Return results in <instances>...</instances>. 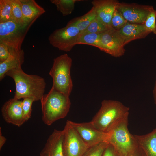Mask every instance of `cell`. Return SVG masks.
Wrapping results in <instances>:
<instances>
[{
    "instance_id": "16",
    "label": "cell",
    "mask_w": 156,
    "mask_h": 156,
    "mask_svg": "<svg viewBox=\"0 0 156 156\" xmlns=\"http://www.w3.org/2000/svg\"><path fill=\"white\" fill-rule=\"evenodd\" d=\"M10 55L4 62L0 63V80L5 77L8 71L12 69L21 67L24 62V52L20 51L9 50Z\"/></svg>"
},
{
    "instance_id": "30",
    "label": "cell",
    "mask_w": 156,
    "mask_h": 156,
    "mask_svg": "<svg viewBox=\"0 0 156 156\" xmlns=\"http://www.w3.org/2000/svg\"><path fill=\"white\" fill-rule=\"evenodd\" d=\"M102 156H119L114 147L109 144Z\"/></svg>"
},
{
    "instance_id": "3",
    "label": "cell",
    "mask_w": 156,
    "mask_h": 156,
    "mask_svg": "<svg viewBox=\"0 0 156 156\" xmlns=\"http://www.w3.org/2000/svg\"><path fill=\"white\" fill-rule=\"evenodd\" d=\"M129 108L120 102L104 100L101 106L90 122L98 130L107 133L115 123L128 116Z\"/></svg>"
},
{
    "instance_id": "15",
    "label": "cell",
    "mask_w": 156,
    "mask_h": 156,
    "mask_svg": "<svg viewBox=\"0 0 156 156\" xmlns=\"http://www.w3.org/2000/svg\"><path fill=\"white\" fill-rule=\"evenodd\" d=\"M118 31L124 40L125 45L133 40L144 38L150 33L144 24L128 22Z\"/></svg>"
},
{
    "instance_id": "20",
    "label": "cell",
    "mask_w": 156,
    "mask_h": 156,
    "mask_svg": "<svg viewBox=\"0 0 156 156\" xmlns=\"http://www.w3.org/2000/svg\"><path fill=\"white\" fill-rule=\"evenodd\" d=\"M77 44H85L94 46L102 51L100 33L81 32L78 38Z\"/></svg>"
},
{
    "instance_id": "32",
    "label": "cell",
    "mask_w": 156,
    "mask_h": 156,
    "mask_svg": "<svg viewBox=\"0 0 156 156\" xmlns=\"http://www.w3.org/2000/svg\"><path fill=\"white\" fill-rule=\"evenodd\" d=\"M6 139L2 135L1 128H0V150H1L2 147L5 143Z\"/></svg>"
},
{
    "instance_id": "28",
    "label": "cell",
    "mask_w": 156,
    "mask_h": 156,
    "mask_svg": "<svg viewBox=\"0 0 156 156\" xmlns=\"http://www.w3.org/2000/svg\"><path fill=\"white\" fill-rule=\"evenodd\" d=\"M156 11L154 10L149 14L144 25L146 29L150 33L156 34Z\"/></svg>"
},
{
    "instance_id": "19",
    "label": "cell",
    "mask_w": 156,
    "mask_h": 156,
    "mask_svg": "<svg viewBox=\"0 0 156 156\" xmlns=\"http://www.w3.org/2000/svg\"><path fill=\"white\" fill-rule=\"evenodd\" d=\"M96 18L95 10L94 7H92L85 14L74 18L69 21L67 25L76 27L81 32L84 31L90 23Z\"/></svg>"
},
{
    "instance_id": "11",
    "label": "cell",
    "mask_w": 156,
    "mask_h": 156,
    "mask_svg": "<svg viewBox=\"0 0 156 156\" xmlns=\"http://www.w3.org/2000/svg\"><path fill=\"white\" fill-rule=\"evenodd\" d=\"M69 121L70 124L88 147L102 142H107L108 133L97 129L90 122L77 123L70 120Z\"/></svg>"
},
{
    "instance_id": "31",
    "label": "cell",
    "mask_w": 156,
    "mask_h": 156,
    "mask_svg": "<svg viewBox=\"0 0 156 156\" xmlns=\"http://www.w3.org/2000/svg\"><path fill=\"white\" fill-rule=\"evenodd\" d=\"M126 156H146L141 149L138 145L136 148L132 152Z\"/></svg>"
},
{
    "instance_id": "33",
    "label": "cell",
    "mask_w": 156,
    "mask_h": 156,
    "mask_svg": "<svg viewBox=\"0 0 156 156\" xmlns=\"http://www.w3.org/2000/svg\"><path fill=\"white\" fill-rule=\"evenodd\" d=\"M153 94L155 102L156 105V80L155 85L154 88L153 90Z\"/></svg>"
},
{
    "instance_id": "24",
    "label": "cell",
    "mask_w": 156,
    "mask_h": 156,
    "mask_svg": "<svg viewBox=\"0 0 156 156\" xmlns=\"http://www.w3.org/2000/svg\"><path fill=\"white\" fill-rule=\"evenodd\" d=\"M109 143L103 142L89 147L83 156H102Z\"/></svg>"
},
{
    "instance_id": "17",
    "label": "cell",
    "mask_w": 156,
    "mask_h": 156,
    "mask_svg": "<svg viewBox=\"0 0 156 156\" xmlns=\"http://www.w3.org/2000/svg\"><path fill=\"white\" fill-rule=\"evenodd\" d=\"M133 136L146 156H156V129L145 135Z\"/></svg>"
},
{
    "instance_id": "4",
    "label": "cell",
    "mask_w": 156,
    "mask_h": 156,
    "mask_svg": "<svg viewBox=\"0 0 156 156\" xmlns=\"http://www.w3.org/2000/svg\"><path fill=\"white\" fill-rule=\"evenodd\" d=\"M128 116L120 120L109 129L107 142L115 148L119 156H126L138 146L128 128Z\"/></svg>"
},
{
    "instance_id": "26",
    "label": "cell",
    "mask_w": 156,
    "mask_h": 156,
    "mask_svg": "<svg viewBox=\"0 0 156 156\" xmlns=\"http://www.w3.org/2000/svg\"><path fill=\"white\" fill-rule=\"evenodd\" d=\"M108 28L96 18L93 21L86 29L81 32L99 33H102Z\"/></svg>"
},
{
    "instance_id": "12",
    "label": "cell",
    "mask_w": 156,
    "mask_h": 156,
    "mask_svg": "<svg viewBox=\"0 0 156 156\" xmlns=\"http://www.w3.org/2000/svg\"><path fill=\"white\" fill-rule=\"evenodd\" d=\"M22 102L19 99L13 98L4 104L1 112L5 122L19 127L26 122L23 116Z\"/></svg>"
},
{
    "instance_id": "10",
    "label": "cell",
    "mask_w": 156,
    "mask_h": 156,
    "mask_svg": "<svg viewBox=\"0 0 156 156\" xmlns=\"http://www.w3.org/2000/svg\"><path fill=\"white\" fill-rule=\"evenodd\" d=\"M102 51L115 57L124 55V42L118 30L111 27L100 33Z\"/></svg>"
},
{
    "instance_id": "18",
    "label": "cell",
    "mask_w": 156,
    "mask_h": 156,
    "mask_svg": "<svg viewBox=\"0 0 156 156\" xmlns=\"http://www.w3.org/2000/svg\"><path fill=\"white\" fill-rule=\"evenodd\" d=\"M25 21L27 23L36 20L46 12L44 9L34 0H20Z\"/></svg>"
},
{
    "instance_id": "27",
    "label": "cell",
    "mask_w": 156,
    "mask_h": 156,
    "mask_svg": "<svg viewBox=\"0 0 156 156\" xmlns=\"http://www.w3.org/2000/svg\"><path fill=\"white\" fill-rule=\"evenodd\" d=\"M34 100L29 98L23 99L22 107L23 117L26 122L30 118L32 112V106Z\"/></svg>"
},
{
    "instance_id": "2",
    "label": "cell",
    "mask_w": 156,
    "mask_h": 156,
    "mask_svg": "<svg viewBox=\"0 0 156 156\" xmlns=\"http://www.w3.org/2000/svg\"><path fill=\"white\" fill-rule=\"evenodd\" d=\"M69 97L57 91L52 86L47 94L43 95L40 101L42 119L45 124L50 125L67 116L71 104Z\"/></svg>"
},
{
    "instance_id": "14",
    "label": "cell",
    "mask_w": 156,
    "mask_h": 156,
    "mask_svg": "<svg viewBox=\"0 0 156 156\" xmlns=\"http://www.w3.org/2000/svg\"><path fill=\"white\" fill-rule=\"evenodd\" d=\"M64 131L54 129L47 139L40 156H64L62 144Z\"/></svg>"
},
{
    "instance_id": "22",
    "label": "cell",
    "mask_w": 156,
    "mask_h": 156,
    "mask_svg": "<svg viewBox=\"0 0 156 156\" xmlns=\"http://www.w3.org/2000/svg\"><path fill=\"white\" fill-rule=\"evenodd\" d=\"M13 21L10 0H0V23Z\"/></svg>"
},
{
    "instance_id": "8",
    "label": "cell",
    "mask_w": 156,
    "mask_h": 156,
    "mask_svg": "<svg viewBox=\"0 0 156 156\" xmlns=\"http://www.w3.org/2000/svg\"><path fill=\"white\" fill-rule=\"evenodd\" d=\"M64 156H83L89 148L68 120L63 129Z\"/></svg>"
},
{
    "instance_id": "5",
    "label": "cell",
    "mask_w": 156,
    "mask_h": 156,
    "mask_svg": "<svg viewBox=\"0 0 156 156\" xmlns=\"http://www.w3.org/2000/svg\"><path fill=\"white\" fill-rule=\"evenodd\" d=\"M72 59L67 54L53 59L49 74L53 80L52 87L57 91L68 97L71 94L73 83L70 75Z\"/></svg>"
},
{
    "instance_id": "29",
    "label": "cell",
    "mask_w": 156,
    "mask_h": 156,
    "mask_svg": "<svg viewBox=\"0 0 156 156\" xmlns=\"http://www.w3.org/2000/svg\"><path fill=\"white\" fill-rule=\"evenodd\" d=\"M10 53L8 47L5 44L0 43V63L2 62L8 57Z\"/></svg>"
},
{
    "instance_id": "9",
    "label": "cell",
    "mask_w": 156,
    "mask_h": 156,
    "mask_svg": "<svg viewBox=\"0 0 156 156\" xmlns=\"http://www.w3.org/2000/svg\"><path fill=\"white\" fill-rule=\"evenodd\" d=\"M116 9L127 22L142 24H144L149 14L154 10L151 6L119 2Z\"/></svg>"
},
{
    "instance_id": "6",
    "label": "cell",
    "mask_w": 156,
    "mask_h": 156,
    "mask_svg": "<svg viewBox=\"0 0 156 156\" xmlns=\"http://www.w3.org/2000/svg\"><path fill=\"white\" fill-rule=\"evenodd\" d=\"M35 21L23 24L13 21L0 23V43L7 45L9 50H20L27 32Z\"/></svg>"
},
{
    "instance_id": "23",
    "label": "cell",
    "mask_w": 156,
    "mask_h": 156,
    "mask_svg": "<svg viewBox=\"0 0 156 156\" xmlns=\"http://www.w3.org/2000/svg\"><path fill=\"white\" fill-rule=\"evenodd\" d=\"M10 1L12 7L13 21L17 23L22 24L30 23L26 22L24 20L20 0H10Z\"/></svg>"
},
{
    "instance_id": "13",
    "label": "cell",
    "mask_w": 156,
    "mask_h": 156,
    "mask_svg": "<svg viewBox=\"0 0 156 156\" xmlns=\"http://www.w3.org/2000/svg\"><path fill=\"white\" fill-rule=\"evenodd\" d=\"M118 3L115 0L92 1L91 3L95 10L96 18L107 27H112L111 19Z\"/></svg>"
},
{
    "instance_id": "1",
    "label": "cell",
    "mask_w": 156,
    "mask_h": 156,
    "mask_svg": "<svg viewBox=\"0 0 156 156\" xmlns=\"http://www.w3.org/2000/svg\"><path fill=\"white\" fill-rule=\"evenodd\" d=\"M12 78L15 82L14 98L20 99H32L34 102L40 100L44 94L46 83L45 79L36 75L25 73L21 67L9 70L5 74Z\"/></svg>"
},
{
    "instance_id": "25",
    "label": "cell",
    "mask_w": 156,
    "mask_h": 156,
    "mask_svg": "<svg viewBox=\"0 0 156 156\" xmlns=\"http://www.w3.org/2000/svg\"><path fill=\"white\" fill-rule=\"evenodd\" d=\"M127 23L121 14L116 9L111 19V27L116 30H118Z\"/></svg>"
},
{
    "instance_id": "7",
    "label": "cell",
    "mask_w": 156,
    "mask_h": 156,
    "mask_svg": "<svg viewBox=\"0 0 156 156\" xmlns=\"http://www.w3.org/2000/svg\"><path fill=\"white\" fill-rule=\"evenodd\" d=\"M81 33L76 27L67 25L53 31L49 36L48 40L51 45L59 50L69 52L77 44Z\"/></svg>"
},
{
    "instance_id": "21",
    "label": "cell",
    "mask_w": 156,
    "mask_h": 156,
    "mask_svg": "<svg viewBox=\"0 0 156 156\" xmlns=\"http://www.w3.org/2000/svg\"><path fill=\"white\" fill-rule=\"evenodd\" d=\"M82 0H51V2L55 4L57 10L60 12L63 16L70 14L73 11L75 3Z\"/></svg>"
}]
</instances>
